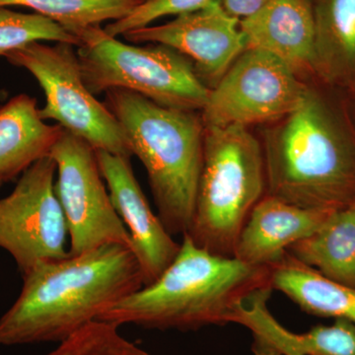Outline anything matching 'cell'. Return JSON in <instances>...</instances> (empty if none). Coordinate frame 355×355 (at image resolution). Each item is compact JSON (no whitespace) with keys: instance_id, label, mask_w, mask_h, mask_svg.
I'll use <instances>...</instances> for the list:
<instances>
[{"instance_id":"6da1fadb","label":"cell","mask_w":355,"mask_h":355,"mask_svg":"<svg viewBox=\"0 0 355 355\" xmlns=\"http://www.w3.org/2000/svg\"><path fill=\"white\" fill-rule=\"evenodd\" d=\"M18 298L0 318V347L58 343L144 287L132 249L104 245L23 273Z\"/></svg>"},{"instance_id":"7a4b0ae2","label":"cell","mask_w":355,"mask_h":355,"mask_svg":"<svg viewBox=\"0 0 355 355\" xmlns=\"http://www.w3.org/2000/svg\"><path fill=\"white\" fill-rule=\"evenodd\" d=\"M263 137L266 196L334 211L355 202V133L323 95L300 104Z\"/></svg>"},{"instance_id":"3957f363","label":"cell","mask_w":355,"mask_h":355,"mask_svg":"<svg viewBox=\"0 0 355 355\" xmlns=\"http://www.w3.org/2000/svg\"><path fill=\"white\" fill-rule=\"evenodd\" d=\"M175 260L157 280L123 298L100 317L121 327L197 331L232 323L238 305L270 286L268 266L217 256L183 235Z\"/></svg>"},{"instance_id":"277c9868","label":"cell","mask_w":355,"mask_h":355,"mask_svg":"<svg viewBox=\"0 0 355 355\" xmlns=\"http://www.w3.org/2000/svg\"><path fill=\"white\" fill-rule=\"evenodd\" d=\"M104 104L121 123L132 155L146 168L165 228L172 236L186 234L202 168V116L123 89L107 91Z\"/></svg>"},{"instance_id":"5b68a950","label":"cell","mask_w":355,"mask_h":355,"mask_svg":"<svg viewBox=\"0 0 355 355\" xmlns=\"http://www.w3.org/2000/svg\"><path fill=\"white\" fill-rule=\"evenodd\" d=\"M266 195L263 148L247 128H205L202 168L186 234L217 256L234 258L236 243Z\"/></svg>"},{"instance_id":"8992f818","label":"cell","mask_w":355,"mask_h":355,"mask_svg":"<svg viewBox=\"0 0 355 355\" xmlns=\"http://www.w3.org/2000/svg\"><path fill=\"white\" fill-rule=\"evenodd\" d=\"M77 57L93 95L132 91L161 106L202 111L210 89L184 55L164 44L139 46L110 36L101 26L79 33Z\"/></svg>"},{"instance_id":"52a82bcc","label":"cell","mask_w":355,"mask_h":355,"mask_svg":"<svg viewBox=\"0 0 355 355\" xmlns=\"http://www.w3.org/2000/svg\"><path fill=\"white\" fill-rule=\"evenodd\" d=\"M74 46L32 43L4 58L9 64L30 72L43 89L46 103L39 113L44 121H57L95 150L132 157L121 123L84 83Z\"/></svg>"},{"instance_id":"ba28073f","label":"cell","mask_w":355,"mask_h":355,"mask_svg":"<svg viewBox=\"0 0 355 355\" xmlns=\"http://www.w3.org/2000/svg\"><path fill=\"white\" fill-rule=\"evenodd\" d=\"M307 89L279 58L247 49L210 89L200 116L205 128L277 121L300 104Z\"/></svg>"},{"instance_id":"9c48e42d","label":"cell","mask_w":355,"mask_h":355,"mask_svg":"<svg viewBox=\"0 0 355 355\" xmlns=\"http://www.w3.org/2000/svg\"><path fill=\"white\" fill-rule=\"evenodd\" d=\"M50 155L57 165L55 191L67 219L69 254L108 244L132 249L130 236L105 186L95 149L64 130Z\"/></svg>"},{"instance_id":"30bf717a","label":"cell","mask_w":355,"mask_h":355,"mask_svg":"<svg viewBox=\"0 0 355 355\" xmlns=\"http://www.w3.org/2000/svg\"><path fill=\"white\" fill-rule=\"evenodd\" d=\"M57 165L44 156L21 175L0 198V248L25 273L43 261L69 256L67 219L55 191Z\"/></svg>"},{"instance_id":"8fae6325","label":"cell","mask_w":355,"mask_h":355,"mask_svg":"<svg viewBox=\"0 0 355 355\" xmlns=\"http://www.w3.org/2000/svg\"><path fill=\"white\" fill-rule=\"evenodd\" d=\"M123 37L132 43L164 44L179 51L191 60L209 89L246 50L240 20L230 15L219 0L177 16L171 22L148 26Z\"/></svg>"},{"instance_id":"7c38bea8","label":"cell","mask_w":355,"mask_h":355,"mask_svg":"<svg viewBox=\"0 0 355 355\" xmlns=\"http://www.w3.org/2000/svg\"><path fill=\"white\" fill-rule=\"evenodd\" d=\"M103 179L114 209L127 228L132 251L144 279V286L153 284L171 265L181 247L168 232L140 188L130 158L95 150Z\"/></svg>"},{"instance_id":"4fadbf2b","label":"cell","mask_w":355,"mask_h":355,"mask_svg":"<svg viewBox=\"0 0 355 355\" xmlns=\"http://www.w3.org/2000/svg\"><path fill=\"white\" fill-rule=\"evenodd\" d=\"M273 289H260L236 308L232 323L247 328L254 355H355V324L335 320L304 333H294L275 319L268 307Z\"/></svg>"},{"instance_id":"5bb4252c","label":"cell","mask_w":355,"mask_h":355,"mask_svg":"<svg viewBox=\"0 0 355 355\" xmlns=\"http://www.w3.org/2000/svg\"><path fill=\"white\" fill-rule=\"evenodd\" d=\"M331 212L304 209L266 195L240 233L234 258L249 266L272 265L289 247L314 233Z\"/></svg>"},{"instance_id":"9a60e30c","label":"cell","mask_w":355,"mask_h":355,"mask_svg":"<svg viewBox=\"0 0 355 355\" xmlns=\"http://www.w3.org/2000/svg\"><path fill=\"white\" fill-rule=\"evenodd\" d=\"M240 26L246 50L266 51L295 73L313 69L315 16L310 0H270Z\"/></svg>"},{"instance_id":"2e32d148","label":"cell","mask_w":355,"mask_h":355,"mask_svg":"<svg viewBox=\"0 0 355 355\" xmlns=\"http://www.w3.org/2000/svg\"><path fill=\"white\" fill-rule=\"evenodd\" d=\"M37 100L14 96L0 107V180L11 181L44 156L50 155L64 128L44 123Z\"/></svg>"},{"instance_id":"e0dca14e","label":"cell","mask_w":355,"mask_h":355,"mask_svg":"<svg viewBox=\"0 0 355 355\" xmlns=\"http://www.w3.org/2000/svg\"><path fill=\"white\" fill-rule=\"evenodd\" d=\"M270 286L303 312L315 317L343 319L355 324V288L326 279L287 252L268 266Z\"/></svg>"},{"instance_id":"ac0fdd59","label":"cell","mask_w":355,"mask_h":355,"mask_svg":"<svg viewBox=\"0 0 355 355\" xmlns=\"http://www.w3.org/2000/svg\"><path fill=\"white\" fill-rule=\"evenodd\" d=\"M313 70L327 83H355V0H319L314 7Z\"/></svg>"},{"instance_id":"d6986e66","label":"cell","mask_w":355,"mask_h":355,"mask_svg":"<svg viewBox=\"0 0 355 355\" xmlns=\"http://www.w3.org/2000/svg\"><path fill=\"white\" fill-rule=\"evenodd\" d=\"M287 252L326 279L355 288V202L334 210L314 233Z\"/></svg>"},{"instance_id":"ffe728a7","label":"cell","mask_w":355,"mask_h":355,"mask_svg":"<svg viewBox=\"0 0 355 355\" xmlns=\"http://www.w3.org/2000/svg\"><path fill=\"white\" fill-rule=\"evenodd\" d=\"M141 0H0V7L22 6L78 36L106 21L120 20ZM78 38V37H77Z\"/></svg>"},{"instance_id":"44dd1931","label":"cell","mask_w":355,"mask_h":355,"mask_svg":"<svg viewBox=\"0 0 355 355\" xmlns=\"http://www.w3.org/2000/svg\"><path fill=\"white\" fill-rule=\"evenodd\" d=\"M44 42L80 46L76 35L49 18L0 7V57H6L27 44Z\"/></svg>"},{"instance_id":"7402d4cb","label":"cell","mask_w":355,"mask_h":355,"mask_svg":"<svg viewBox=\"0 0 355 355\" xmlns=\"http://www.w3.org/2000/svg\"><path fill=\"white\" fill-rule=\"evenodd\" d=\"M119 328L116 324L97 320L65 338L46 355H153L123 338Z\"/></svg>"},{"instance_id":"603a6c76","label":"cell","mask_w":355,"mask_h":355,"mask_svg":"<svg viewBox=\"0 0 355 355\" xmlns=\"http://www.w3.org/2000/svg\"><path fill=\"white\" fill-rule=\"evenodd\" d=\"M212 0H144L120 20L104 28L110 36H123L128 32L151 26L166 16H180L202 8Z\"/></svg>"},{"instance_id":"cb8c5ba5","label":"cell","mask_w":355,"mask_h":355,"mask_svg":"<svg viewBox=\"0 0 355 355\" xmlns=\"http://www.w3.org/2000/svg\"><path fill=\"white\" fill-rule=\"evenodd\" d=\"M230 15L240 21L258 12L270 0H219Z\"/></svg>"},{"instance_id":"d4e9b609","label":"cell","mask_w":355,"mask_h":355,"mask_svg":"<svg viewBox=\"0 0 355 355\" xmlns=\"http://www.w3.org/2000/svg\"><path fill=\"white\" fill-rule=\"evenodd\" d=\"M2 183H3V182H2L1 180H0V186H1Z\"/></svg>"},{"instance_id":"484cf974","label":"cell","mask_w":355,"mask_h":355,"mask_svg":"<svg viewBox=\"0 0 355 355\" xmlns=\"http://www.w3.org/2000/svg\"><path fill=\"white\" fill-rule=\"evenodd\" d=\"M354 85H355V83H354Z\"/></svg>"}]
</instances>
